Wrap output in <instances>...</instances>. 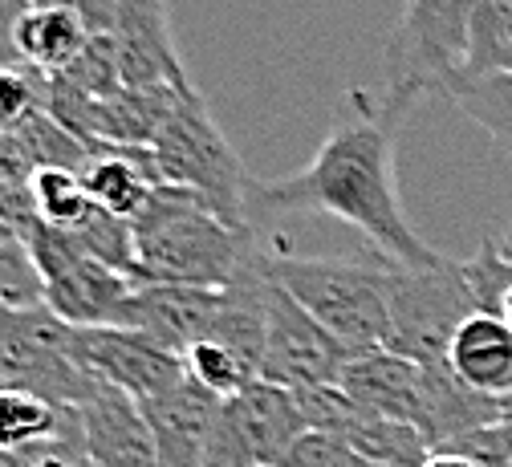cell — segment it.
Returning <instances> with one entry per match:
<instances>
[{"label": "cell", "instance_id": "6da1fadb", "mask_svg": "<svg viewBox=\"0 0 512 467\" xmlns=\"http://www.w3.org/2000/svg\"><path fill=\"white\" fill-rule=\"evenodd\" d=\"M256 212H326L358 228L403 269H435L443 260L403 216L391 126L362 90H350L330 139L317 147L305 171L289 179H252L248 216Z\"/></svg>", "mask_w": 512, "mask_h": 467}, {"label": "cell", "instance_id": "7a4b0ae2", "mask_svg": "<svg viewBox=\"0 0 512 467\" xmlns=\"http://www.w3.org/2000/svg\"><path fill=\"white\" fill-rule=\"evenodd\" d=\"M135 224V285L228 289L256 248L252 232L228 228L196 191L155 183Z\"/></svg>", "mask_w": 512, "mask_h": 467}, {"label": "cell", "instance_id": "3957f363", "mask_svg": "<svg viewBox=\"0 0 512 467\" xmlns=\"http://www.w3.org/2000/svg\"><path fill=\"white\" fill-rule=\"evenodd\" d=\"M395 264H358L338 256H297L269 248L273 281L350 354L387 346V285Z\"/></svg>", "mask_w": 512, "mask_h": 467}, {"label": "cell", "instance_id": "277c9868", "mask_svg": "<svg viewBox=\"0 0 512 467\" xmlns=\"http://www.w3.org/2000/svg\"><path fill=\"white\" fill-rule=\"evenodd\" d=\"M151 155H155L159 183L196 191L228 228L252 232V216H248L252 175L244 171L240 155L232 151L224 130L216 126L200 90L179 98V106L171 110V118L159 130V139L151 143Z\"/></svg>", "mask_w": 512, "mask_h": 467}, {"label": "cell", "instance_id": "5b68a950", "mask_svg": "<svg viewBox=\"0 0 512 467\" xmlns=\"http://www.w3.org/2000/svg\"><path fill=\"white\" fill-rule=\"evenodd\" d=\"M0 386L33 390L78 411L102 382L74 354V325L49 305H0Z\"/></svg>", "mask_w": 512, "mask_h": 467}, {"label": "cell", "instance_id": "8992f818", "mask_svg": "<svg viewBox=\"0 0 512 467\" xmlns=\"http://www.w3.org/2000/svg\"><path fill=\"white\" fill-rule=\"evenodd\" d=\"M476 313L460 260H439L435 269H391L387 285V346L419 366L447 362L456 329Z\"/></svg>", "mask_w": 512, "mask_h": 467}, {"label": "cell", "instance_id": "52a82bcc", "mask_svg": "<svg viewBox=\"0 0 512 467\" xmlns=\"http://www.w3.org/2000/svg\"><path fill=\"white\" fill-rule=\"evenodd\" d=\"M37 277H41V301L49 313H57L66 325L94 329V325H114L122 301L131 297L135 281L106 269L94 260L70 232H61L45 220H33L25 228Z\"/></svg>", "mask_w": 512, "mask_h": 467}, {"label": "cell", "instance_id": "ba28073f", "mask_svg": "<svg viewBox=\"0 0 512 467\" xmlns=\"http://www.w3.org/2000/svg\"><path fill=\"white\" fill-rule=\"evenodd\" d=\"M305 431L297 394L256 378L220 403L204 467H281Z\"/></svg>", "mask_w": 512, "mask_h": 467}, {"label": "cell", "instance_id": "9c48e42d", "mask_svg": "<svg viewBox=\"0 0 512 467\" xmlns=\"http://www.w3.org/2000/svg\"><path fill=\"white\" fill-rule=\"evenodd\" d=\"M273 277V273H269ZM354 354L317 325L277 281L269 285V329H265V358L261 378L285 390L305 386H334Z\"/></svg>", "mask_w": 512, "mask_h": 467}, {"label": "cell", "instance_id": "30bf717a", "mask_svg": "<svg viewBox=\"0 0 512 467\" xmlns=\"http://www.w3.org/2000/svg\"><path fill=\"white\" fill-rule=\"evenodd\" d=\"M74 354L102 386L122 390L139 407L175 390L187 378V366L179 354L155 346L139 329H126V325H94V329L74 325Z\"/></svg>", "mask_w": 512, "mask_h": 467}, {"label": "cell", "instance_id": "8fae6325", "mask_svg": "<svg viewBox=\"0 0 512 467\" xmlns=\"http://www.w3.org/2000/svg\"><path fill=\"white\" fill-rule=\"evenodd\" d=\"M224 313V289H196V285H135L122 301L118 321L139 329L143 338L171 354H187L196 342L212 338Z\"/></svg>", "mask_w": 512, "mask_h": 467}, {"label": "cell", "instance_id": "7c38bea8", "mask_svg": "<svg viewBox=\"0 0 512 467\" xmlns=\"http://www.w3.org/2000/svg\"><path fill=\"white\" fill-rule=\"evenodd\" d=\"M110 41L126 86H191L171 41L163 0H118Z\"/></svg>", "mask_w": 512, "mask_h": 467}, {"label": "cell", "instance_id": "4fadbf2b", "mask_svg": "<svg viewBox=\"0 0 512 467\" xmlns=\"http://www.w3.org/2000/svg\"><path fill=\"white\" fill-rule=\"evenodd\" d=\"M82 455L90 467H159L155 435L135 398L114 386H98L90 403L78 407Z\"/></svg>", "mask_w": 512, "mask_h": 467}, {"label": "cell", "instance_id": "5bb4252c", "mask_svg": "<svg viewBox=\"0 0 512 467\" xmlns=\"http://www.w3.org/2000/svg\"><path fill=\"white\" fill-rule=\"evenodd\" d=\"M139 411L155 435L159 467H204L208 443L216 431V415H220L216 394H208L204 386L183 378L175 390L151 398V403H143Z\"/></svg>", "mask_w": 512, "mask_h": 467}, {"label": "cell", "instance_id": "9a60e30c", "mask_svg": "<svg viewBox=\"0 0 512 467\" xmlns=\"http://www.w3.org/2000/svg\"><path fill=\"white\" fill-rule=\"evenodd\" d=\"M512 411V398H496V394H480L468 382H460L452 374V366H423V419H419V435L427 439L431 451H443L460 443L464 435L500 423Z\"/></svg>", "mask_w": 512, "mask_h": 467}, {"label": "cell", "instance_id": "2e32d148", "mask_svg": "<svg viewBox=\"0 0 512 467\" xmlns=\"http://www.w3.org/2000/svg\"><path fill=\"white\" fill-rule=\"evenodd\" d=\"M338 386L362 411L403 419L419 431V419H423V366L419 362H411L403 354H391V350L354 354L346 362Z\"/></svg>", "mask_w": 512, "mask_h": 467}, {"label": "cell", "instance_id": "e0dca14e", "mask_svg": "<svg viewBox=\"0 0 512 467\" xmlns=\"http://www.w3.org/2000/svg\"><path fill=\"white\" fill-rule=\"evenodd\" d=\"M447 366L480 394L512 398V329L504 317L472 313L447 346Z\"/></svg>", "mask_w": 512, "mask_h": 467}, {"label": "cell", "instance_id": "ac0fdd59", "mask_svg": "<svg viewBox=\"0 0 512 467\" xmlns=\"http://www.w3.org/2000/svg\"><path fill=\"white\" fill-rule=\"evenodd\" d=\"M49 443H78L82 447V423L74 407H57L49 398L17 386H0V451L5 455H29Z\"/></svg>", "mask_w": 512, "mask_h": 467}, {"label": "cell", "instance_id": "d6986e66", "mask_svg": "<svg viewBox=\"0 0 512 467\" xmlns=\"http://www.w3.org/2000/svg\"><path fill=\"white\" fill-rule=\"evenodd\" d=\"M94 33L86 29L82 13L70 5H33L25 21L17 25V61L29 70L57 78L82 57L86 41Z\"/></svg>", "mask_w": 512, "mask_h": 467}, {"label": "cell", "instance_id": "ffe728a7", "mask_svg": "<svg viewBox=\"0 0 512 467\" xmlns=\"http://www.w3.org/2000/svg\"><path fill=\"white\" fill-rule=\"evenodd\" d=\"M350 398V394H346ZM338 439H346L358 455H366L374 467H423L431 447L427 439L403 423V419H387V415H374V411H362L354 398H350V407L346 415L338 419V427L330 431Z\"/></svg>", "mask_w": 512, "mask_h": 467}, {"label": "cell", "instance_id": "44dd1931", "mask_svg": "<svg viewBox=\"0 0 512 467\" xmlns=\"http://www.w3.org/2000/svg\"><path fill=\"white\" fill-rule=\"evenodd\" d=\"M512 74V0H476L468 13L464 65L456 82Z\"/></svg>", "mask_w": 512, "mask_h": 467}, {"label": "cell", "instance_id": "7402d4cb", "mask_svg": "<svg viewBox=\"0 0 512 467\" xmlns=\"http://www.w3.org/2000/svg\"><path fill=\"white\" fill-rule=\"evenodd\" d=\"M61 232H70L94 260L106 264V269L135 281V224L131 220H122L98 204H86V212Z\"/></svg>", "mask_w": 512, "mask_h": 467}, {"label": "cell", "instance_id": "603a6c76", "mask_svg": "<svg viewBox=\"0 0 512 467\" xmlns=\"http://www.w3.org/2000/svg\"><path fill=\"white\" fill-rule=\"evenodd\" d=\"M443 98L452 102L464 118L484 126L504 151H512V74L476 78V82H452Z\"/></svg>", "mask_w": 512, "mask_h": 467}, {"label": "cell", "instance_id": "cb8c5ba5", "mask_svg": "<svg viewBox=\"0 0 512 467\" xmlns=\"http://www.w3.org/2000/svg\"><path fill=\"white\" fill-rule=\"evenodd\" d=\"M183 366H187V378L196 386H204L208 394H216L220 403L232 394H240L248 382H256V370L232 346H224L216 338H204V342L191 346L183 354Z\"/></svg>", "mask_w": 512, "mask_h": 467}, {"label": "cell", "instance_id": "d4e9b609", "mask_svg": "<svg viewBox=\"0 0 512 467\" xmlns=\"http://www.w3.org/2000/svg\"><path fill=\"white\" fill-rule=\"evenodd\" d=\"M45 90V74L29 70L21 61H0V135H21L45 110Z\"/></svg>", "mask_w": 512, "mask_h": 467}, {"label": "cell", "instance_id": "484cf974", "mask_svg": "<svg viewBox=\"0 0 512 467\" xmlns=\"http://www.w3.org/2000/svg\"><path fill=\"white\" fill-rule=\"evenodd\" d=\"M29 195H33L37 220H45L53 228H70L90 204L78 171H66V167H37L29 175Z\"/></svg>", "mask_w": 512, "mask_h": 467}, {"label": "cell", "instance_id": "4316f807", "mask_svg": "<svg viewBox=\"0 0 512 467\" xmlns=\"http://www.w3.org/2000/svg\"><path fill=\"white\" fill-rule=\"evenodd\" d=\"M460 264H464V277H468L476 313H500V301L512 289V260L500 252V244L484 240L480 252L472 260H460Z\"/></svg>", "mask_w": 512, "mask_h": 467}, {"label": "cell", "instance_id": "83f0119b", "mask_svg": "<svg viewBox=\"0 0 512 467\" xmlns=\"http://www.w3.org/2000/svg\"><path fill=\"white\" fill-rule=\"evenodd\" d=\"M281 467H374V463L366 455H358L346 439L330 435V431H305L289 447Z\"/></svg>", "mask_w": 512, "mask_h": 467}, {"label": "cell", "instance_id": "f1b7e54d", "mask_svg": "<svg viewBox=\"0 0 512 467\" xmlns=\"http://www.w3.org/2000/svg\"><path fill=\"white\" fill-rule=\"evenodd\" d=\"M37 0H0V61H17V25Z\"/></svg>", "mask_w": 512, "mask_h": 467}, {"label": "cell", "instance_id": "f546056e", "mask_svg": "<svg viewBox=\"0 0 512 467\" xmlns=\"http://www.w3.org/2000/svg\"><path fill=\"white\" fill-rule=\"evenodd\" d=\"M21 467H90L78 443H49L29 455H21Z\"/></svg>", "mask_w": 512, "mask_h": 467}, {"label": "cell", "instance_id": "4dcf8cb0", "mask_svg": "<svg viewBox=\"0 0 512 467\" xmlns=\"http://www.w3.org/2000/svg\"><path fill=\"white\" fill-rule=\"evenodd\" d=\"M423 467H484V463H476L472 455H460V451H431Z\"/></svg>", "mask_w": 512, "mask_h": 467}, {"label": "cell", "instance_id": "1f68e13d", "mask_svg": "<svg viewBox=\"0 0 512 467\" xmlns=\"http://www.w3.org/2000/svg\"><path fill=\"white\" fill-rule=\"evenodd\" d=\"M496 317H504V325L512 329V289L504 293V301H500V313H496Z\"/></svg>", "mask_w": 512, "mask_h": 467}, {"label": "cell", "instance_id": "d6a6232c", "mask_svg": "<svg viewBox=\"0 0 512 467\" xmlns=\"http://www.w3.org/2000/svg\"><path fill=\"white\" fill-rule=\"evenodd\" d=\"M496 244H500V252H504V256H508V260H512V228H508V232H504V236H500V240H496Z\"/></svg>", "mask_w": 512, "mask_h": 467}, {"label": "cell", "instance_id": "836d02e7", "mask_svg": "<svg viewBox=\"0 0 512 467\" xmlns=\"http://www.w3.org/2000/svg\"><path fill=\"white\" fill-rule=\"evenodd\" d=\"M37 5H70V0H37Z\"/></svg>", "mask_w": 512, "mask_h": 467}]
</instances>
